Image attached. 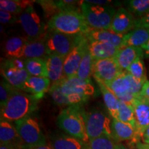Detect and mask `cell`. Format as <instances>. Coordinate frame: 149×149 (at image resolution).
I'll use <instances>...</instances> for the list:
<instances>
[{
    "instance_id": "cell-8",
    "label": "cell",
    "mask_w": 149,
    "mask_h": 149,
    "mask_svg": "<svg viewBox=\"0 0 149 149\" xmlns=\"http://www.w3.org/2000/svg\"><path fill=\"white\" fill-rule=\"evenodd\" d=\"M83 34L67 35L48 29L46 44L48 53L66 57L79 42Z\"/></svg>"
},
{
    "instance_id": "cell-15",
    "label": "cell",
    "mask_w": 149,
    "mask_h": 149,
    "mask_svg": "<svg viewBox=\"0 0 149 149\" xmlns=\"http://www.w3.org/2000/svg\"><path fill=\"white\" fill-rule=\"evenodd\" d=\"M51 87V80L48 77L30 76L24 84L22 91L33 95L37 100L44 97Z\"/></svg>"
},
{
    "instance_id": "cell-41",
    "label": "cell",
    "mask_w": 149,
    "mask_h": 149,
    "mask_svg": "<svg viewBox=\"0 0 149 149\" xmlns=\"http://www.w3.org/2000/svg\"><path fill=\"white\" fill-rule=\"evenodd\" d=\"M86 2L91 3V4L100 5V6H107L112 2L111 1H107V0H100V1H91V0H86Z\"/></svg>"
},
{
    "instance_id": "cell-26",
    "label": "cell",
    "mask_w": 149,
    "mask_h": 149,
    "mask_svg": "<svg viewBox=\"0 0 149 149\" xmlns=\"http://www.w3.org/2000/svg\"><path fill=\"white\" fill-rule=\"evenodd\" d=\"M116 95L120 98L128 93H130V81L129 73L124 70L122 73L111 82L105 84Z\"/></svg>"
},
{
    "instance_id": "cell-2",
    "label": "cell",
    "mask_w": 149,
    "mask_h": 149,
    "mask_svg": "<svg viewBox=\"0 0 149 149\" xmlns=\"http://www.w3.org/2000/svg\"><path fill=\"white\" fill-rule=\"evenodd\" d=\"M48 29L67 35H86L91 29L81 10H64L54 15L47 22Z\"/></svg>"
},
{
    "instance_id": "cell-47",
    "label": "cell",
    "mask_w": 149,
    "mask_h": 149,
    "mask_svg": "<svg viewBox=\"0 0 149 149\" xmlns=\"http://www.w3.org/2000/svg\"><path fill=\"white\" fill-rule=\"evenodd\" d=\"M117 149H128V148L124 146V144L120 143V144H117Z\"/></svg>"
},
{
    "instance_id": "cell-12",
    "label": "cell",
    "mask_w": 149,
    "mask_h": 149,
    "mask_svg": "<svg viewBox=\"0 0 149 149\" xmlns=\"http://www.w3.org/2000/svg\"><path fill=\"white\" fill-rule=\"evenodd\" d=\"M132 106L135 114V135L131 142L136 145L149 126V101L139 96L135 99Z\"/></svg>"
},
{
    "instance_id": "cell-40",
    "label": "cell",
    "mask_w": 149,
    "mask_h": 149,
    "mask_svg": "<svg viewBox=\"0 0 149 149\" xmlns=\"http://www.w3.org/2000/svg\"><path fill=\"white\" fill-rule=\"evenodd\" d=\"M140 96L141 97L146 99V100L149 101V81L147 80L144 84L142 86V89L140 93Z\"/></svg>"
},
{
    "instance_id": "cell-39",
    "label": "cell",
    "mask_w": 149,
    "mask_h": 149,
    "mask_svg": "<svg viewBox=\"0 0 149 149\" xmlns=\"http://www.w3.org/2000/svg\"><path fill=\"white\" fill-rule=\"evenodd\" d=\"M139 28H144V29H149V13L143 17L137 19L135 23V29Z\"/></svg>"
},
{
    "instance_id": "cell-27",
    "label": "cell",
    "mask_w": 149,
    "mask_h": 149,
    "mask_svg": "<svg viewBox=\"0 0 149 149\" xmlns=\"http://www.w3.org/2000/svg\"><path fill=\"white\" fill-rule=\"evenodd\" d=\"M96 81L102 93L104 104H105L109 115L113 119L117 120L120 100L104 83L98 81V80H96Z\"/></svg>"
},
{
    "instance_id": "cell-24",
    "label": "cell",
    "mask_w": 149,
    "mask_h": 149,
    "mask_svg": "<svg viewBox=\"0 0 149 149\" xmlns=\"http://www.w3.org/2000/svg\"><path fill=\"white\" fill-rule=\"evenodd\" d=\"M112 137L115 141H133L135 137V128L128 124L113 119L111 122Z\"/></svg>"
},
{
    "instance_id": "cell-3",
    "label": "cell",
    "mask_w": 149,
    "mask_h": 149,
    "mask_svg": "<svg viewBox=\"0 0 149 149\" xmlns=\"http://www.w3.org/2000/svg\"><path fill=\"white\" fill-rule=\"evenodd\" d=\"M57 124L68 135L85 143L89 141L81 106H70L63 109L57 116Z\"/></svg>"
},
{
    "instance_id": "cell-22",
    "label": "cell",
    "mask_w": 149,
    "mask_h": 149,
    "mask_svg": "<svg viewBox=\"0 0 149 149\" xmlns=\"http://www.w3.org/2000/svg\"><path fill=\"white\" fill-rule=\"evenodd\" d=\"M46 36L40 40L29 41L24 48L22 59L42 58L46 59L47 58L49 53L46 47Z\"/></svg>"
},
{
    "instance_id": "cell-38",
    "label": "cell",
    "mask_w": 149,
    "mask_h": 149,
    "mask_svg": "<svg viewBox=\"0 0 149 149\" xmlns=\"http://www.w3.org/2000/svg\"><path fill=\"white\" fill-rule=\"evenodd\" d=\"M0 22L3 24H14L19 22V18L15 15L0 10Z\"/></svg>"
},
{
    "instance_id": "cell-31",
    "label": "cell",
    "mask_w": 149,
    "mask_h": 149,
    "mask_svg": "<svg viewBox=\"0 0 149 149\" xmlns=\"http://www.w3.org/2000/svg\"><path fill=\"white\" fill-rule=\"evenodd\" d=\"M117 120L126 124H130L134 128H135V114H134L133 106L120 100Z\"/></svg>"
},
{
    "instance_id": "cell-18",
    "label": "cell",
    "mask_w": 149,
    "mask_h": 149,
    "mask_svg": "<svg viewBox=\"0 0 149 149\" xmlns=\"http://www.w3.org/2000/svg\"><path fill=\"white\" fill-rule=\"evenodd\" d=\"M84 35L88 41L109 43L120 49L122 48L123 38L124 36V35L117 34L111 30L95 29H91Z\"/></svg>"
},
{
    "instance_id": "cell-13",
    "label": "cell",
    "mask_w": 149,
    "mask_h": 149,
    "mask_svg": "<svg viewBox=\"0 0 149 149\" xmlns=\"http://www.w3.org/2000/svg\"><path fill=\"white\" fill-rule=\"evenodd\" d=\"M88 48V40L84 35L72 51L65 57L64 72L66 78L76 76L84 55Z\"/></svg>"
},
{
    "instance_id": "cell-46",
    "label": "cell",
    "mask_w": 149,
    "mask_h": 149,
    "mask_svg": "<svg viewBox=\"0 0 149 149\" xmlns=\"http://www.w3.org/2000/svg\"><path fill=\"white\" fill-rule=\"evenodd\" d=\"M33 149H53L51 146H48L47 144L43 145V146H40L38 147H36V148Z\"/></svg>"
},
{
    "instance_id": "cell-23",
    "label": "cell",
    "mask_w": 149,
    "mask_h": 149,
    "mask_svg": "<svg viewBox=\"0 0 149 149\" xmlns=\"http://www.w3.org/2000/svg\"><path fill=\"white\" fill-rule=\"evenodd\" d=\"M144 51L141 47L127 46L120 48L115 59L122 70H126L137 57H143Z\"/></svg>"
},
{
    "instance_id": "cell-19",
    "label": "cell",
    "mask_w": 149,
    "mask_h": 149,
    "mask_svg": "<svg viewBox=\"0 0 149 149\" xmlns=\"http://www.w3.org/2000/svg\"><path fill=\"white\" fill-rule=\"evenodd\" d=\"M0 141L1 145L13 146L20 149L23 146L15 126L5 120H1L0 122Z\"/></svg>"
},
{
    "instance_id": "cell-45",
    "label": "cell",
    "mask_w": 149,
    "mask_h": 149,
    "mask_svg": "<svg viewBox=\"0 0 149 149\" xmlns=\"http://www.w3.org/2000/svg\"><path fill=\"white\" fill-rule=\"evenodd\" d=\"M0 149H20L17 148V147L13 146H7V145H1Z\"/></svg>"
},
{
    "instance_id": "cell-10",
    "label": "cell",
    "mask_w": 149,
    "mask_h": 149,
    "mask_svg": "<svg viewBox=\"0 0 149 149\" xmlns=\"http://www.w3.org/2000/svg\"><path fill=\"white\" fill-rule=\"evenodd\" d=\"M19 22L27 35L29 41L44 37L48 33L47 24L44 23L33 6H30L18 17Z\"/></svg>"
},
{
    "instance_id": "cell-37",
    "label": "cell",
    "mask_w": 149,
    "mask_h": 149,
    "mask_svg": "<svg viewBox=\"0 0 149 149\" xmlns=\"http://www.w3.org/2000/svg\"><path fill=\"white\" fill-rule=\"evenodd\" d=\"M17 90L8 81L3 79L0 84V107L3 108L8 102V100Z\"/></svg>"
},
{
    "instance_id": "cell-32",
    "label": "cell",
    "mask_w": 149,
    "mask_h": 149,
    "mask_svg": "<svg viewBox=\"0 0 149 149\" xmlns=\"http://www.w3.org/2000/svg\"><path fill=\"white\" fill-rule=\"evenodd\" d=\"M126 3L128 10L139 19L149 13V0H130Z\"/></svg>"
},
{
    "instance_id": "cell-33",
    "label": "cell",
    "mask_w": 149,
    "mask_h": 149,
    "mask_svg": "<svg viewBox=\"0 0 149 149\" xmlns=\"http://www.w3.org/2000/svg\"><path fill=\"white\" fill-rule=\"evenodd\" d=\"M142 57H137L126 71H127L136 79L144 84L147 81V77Z\"/></svg>"
},
{
    "instance_id": "cell-16",
    "label": "cell",
    "mask_w": 149,
    "mask_h": 149,
    "mask_svg": "<svg viewBox=\"0 0 149 149\" xmlns=\"http://www.w3.org/2000/svg\"><path fill=\"white\" fill-rule=\"evenodd\" d=\"M64 59L65 57L55 54H50L46 59L48 78L53 84L66 78L64 72Z\"/></svg>"
},
{
    "instance_id": "cell-25",
    "label": "cell",
    "mask_w": 149,
    "mask_h": 149,
    "mask_svg": "<svg viewBox=\"0 0 149 149\" xmlns=\"http://www.w3.org/2000/svg\"><path fill=\"white\" fill-rule=\"evenodd\" d=\"M148 41L149 29H144V28L135 29L127 34L124 35L121 48L127 46L141 47Z\"/></svg>"
},
{
    "instance_id": "cell-44",
    "label": "cell",
    "mask_w": 149,
    "mask_h": 149,
    "mask_svg": "<svg viewBox=\"0 0 149 149\" xmlns=\"http://www.w3.org/2000/svg\"><path fill=\"white\" fill-rule=\"evenodd\" d=\"M135 147L137 149H149V144H144L139 141L135 145Z\"/></svg>"
},
{
    "instance_id": "cell-6",
    "label": "cell",
    "mask_w": 149,
    "mask_h": 149,
    "mask_svg": "<svg viewBox=\"0 0 149 149\" xmlns=\"http://www.w3.org/2000/svg\"><path fill=\"white\" fill-rule=\"evenodd\" d=\"M17 131L22 141V149H33L46 144L45 136L37 120L29 117L15 122Z\"/></svg>"
},
{
    "instance_id": "cell-28",
    "label": "cell",
    "mask_w": 149,
    "mask_h": 149,
    "mask_svg": "<svg viewBox=\"0 0 149 149\" xmlns=\"http://www.w3.org/2000/svg\"><path fill=\"white\" fill-rule=\"evenodd\" d=\"M36 1L31 0H1L0 10L19 16L30 6H33Z\"/></svg>"
},
{
    "instance_id": "cell-9",
    "label": "cell",
    "mask_w": 149,
    "mask_h": 149,
    "mask_svg": "<svg viewBox=\"0 0 149 149\" xmlns=\"http://www.w3.org/2000/svg\"><path fill=\"white\" fill-rule=\"evenodd\" d=\"M1 74L6 81L17 90L22 91L30 77L23 59H4L1 62Z\"/></svg>"
},
{
    "instance_id": "cell-30",
    "label": "cell",
    "mask_w": 149,
    "mask_h": 149,
    "mask_svg": "<svg viewBox=\"0 0 149 149\" xmlns=\"http://www.w3.org/2000/svg\"><path fill=\"white\" fill-rule=\"evenodd\" d=\"M93 62L94 60L88 48L84 55L76 76L85 81H91V77L93 75Z\"/></svg>"
},
{
    "instance_id": "cell-11",
    "label": "cell",
    "mask_w": 149,
    "mask_h": 149,
    "mask_svg": "<svg viewBox=\"0 0 149 149\" xmlns=\"http://www.w3.org/2000/svg\"><path fill=\"white\" fill-rule=\"evenodd\" d=\"M124 71L115 58L100 59L93 62V77L104 84L113 81Z\"/></svg>"
},
{
    "instance_id": "cell-7",
    "label": "cell",
    "mask_w": 149,
    "mask_h": 149,
    "mask_svg": "<svg viewBox=\"0 0 149 149\" xmlns=\"http://www.w3.org/2000/svg\"><path fill=\"white\" fill-rule=\"evenodd\" d=\"M83 117L89 140L102 136L113 138L111 120L104 112L97 109L89 112L83 110Z\"/></svg>"
},
{
    "instance_id": "cell-29",
    "label": "cell",
    "mask_w": 149,
    "mask_h": 149,
    "mask_svg": "<svg viewBox=\"0 0 149 149\" xmlns=\"http://www.w3.org/2000/svg\"><path fill=\"white\" fill-rule=\"evenodd\" d=\"M25 60V66L30 76L48 77L45 59L32 58Z\"/></svg>"
},
{
    "instance_id": "cell-5",
    "label": "cell",
    "mask_w": 149,
    "mask_h": 149,
    "mask_svg": "<svg viewBox=\"0 0 149 149\" xmlns=\"http://www.w3.org/2000/svg\"><path fill=\"white\" fill-rule=\"evenodd\" d=\"M81 10L91 29L110 30L117 10L111 6H100L81 1Z\"/></svg>"
},
{
    "instance_id": "cell-35",
    "label": "cell",
    "mask_w": 149,
    "mask_h": 149,
    "mask_svg": "<svg viewBox=\"0 0 149 149\" xmlns=\"http://www.w3.org/2000/svg\"><path fill=\"white\" fill-rule=\"evenodd\" d=\"M48 93L51 96L55 103L61 107H70V103L67 97L61 92L58 83H54L51 86Z\"/></svg>"
},
{
    "instance_id": "cell-4",
    "label": "cell",
    "mask_w": 149,
    "mask_h": 149,
    "mask_svg": "<svg viewBox=\"0 0 149 149\" xmlns=\"http://www.w3.org/2000/svg\"><path fill=\"white\" fill-rule=\"evenodd\" d=\"M57 83L61 92L68 98L70 106H81L95 92L91 81H85L77 76L65 78Z\"/></svg>"
},
{
    "instance_id": "cell-20",
    "label": "cell",
    "mask_w": 149,
    "mask_h": 149,
    "mask_svg": "<svg viewBox=\"0 0 149 149\" xmlns=\"http://www.w3.org/2000/svg\"><path fill=\"white\" fill-rule=\"evenodd\" d=\"M87 143L70 135L58 134L52 135L50 146L53 149H86Z\"/></svg>"
},
{
    "instance_id": "cell-21",
    "label": "cell",
    "mask_w": 149,
    "mask_h": 149,
    "mask_svg": "<svg viewBox=\"0 0 149 149\" xmlns=\"http://www.w3.org/2000/svg\"><path fill=\"white\" fill-rule=\"evenodd\" d=\"M29 41L20 36L10 37L6 41L3 51L7 59H22L24 48Z\"/></svg>"
},
{
    "instance_id": "cell-14",
    "label": "cell",
    "mask_w": 149,
    "mask_h": 149,
    "mask_svg": "<svg viewBox=\"0 0 149 149\" xmlns=\"http://www.w3.org/2000/svg\"><path fill=\"white\" fill-rule=\"evenodd\" d=\"M136 20L128 9L120 8L113 17L110 30L117 34L126 35L135 29Z\"/></svg>"
},
{
    "instance_id": "cell-43",
    "label": "cell",
    "mask_w": 149,
    "mask_h": 149,
    "mask_svg": "<svg viewBox=\"0 0 149 149\" xmlns=\"http://www.w3.org/2000/svg\"><path fill=\"white\" fill-rule=\"evenodd\" d=\"M144 51V54L145 57L149 59V41L146 44H145L144 46H142L141 47Z\"/></svg>"
},
{
    "instance_id": "cell-42",
    "label": "cell",
    "mask_w": 149,
    "mask_h": 149,
    "mask_svg": "<svg viewBox=\"0 0 149 149\" xmlns=\"http://www.w3.org/2000/svg\"><path fill=\"white\" fill-rule=\"evenodd\" d=\"M141 140L142 141V143H144V144H149V126L146 128Z\"/></svg>"
},
{
    "instance_id": "cell-17",
    "label": "cell",
    "mask_w": 149,
    "mask_h": 149,
    "mask_svg": "<svg viewBox=\"0 0 149 149\" xmlns=\"http://www.w3.org/2000/svg\"><path fill=\"white\" fill-rule=\"evenodd\" d=\"M88 49L93 60L115 58L120 48L109 43L88 41Z\"/></svg>"
},
{
    "instance_id": "cell-1",
    "label": "cell",
    "mask_w": 149,
    "mask_h": 149,
    "mask_svg": "<svg viewBox=\"0 0 149 149\" xmlns=\"http://www.w3.org/2000/svg\"><path fill=\"white\" fill-rule=\"evenodd\" d=\"M38 101L29 93L16 90L1 109V120L15 122L30 117L37 109Z\"/></svg>"
},
{
    "instance_id": "cell-34",
    "label": "cell",
    "mask_w": 149,
    "mask_h": 149,
    "mask_svg": "<svg viewBox=\"0 0 149 149\" xmlns=\"http://www.w3.org/2000/svg\"><path fill=\"white\" fill-rule=\"evenodd\" d=\"M86 149H117V143L112 137L102 136L89 140Z\"/></svg>"
},
{
    "instance_id": "cell-36",
    "label": "cell",
    "mask_w": 149,
    "mask_h": 149,
    "mask_svg": "<svg viewBox=\"0 0 149 149\" xmlns=\"http://www.w3.org/2000/svg\"><path fill=\"white\" fill-rule=\"evenodd\" d=\"M38 4L42 7L43 12H44V17L48 22L56 14L61 12L55 1L52 0H42V1H36Z\"/></svg>"
}]
</instances>
